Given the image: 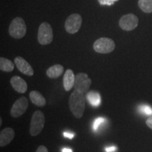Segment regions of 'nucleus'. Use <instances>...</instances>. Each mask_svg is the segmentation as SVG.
Returning <instances> with one entry per match:
<instances>
[{"label":"nucleus","instance_id":"1","mask_svg":"<svg viewBox=\"0 0 152 152\" xmlns=\"http://www.w3.org/2000/svg\"><path fill=\"white\" fill-rule=\"evenodd\" d=\"M86 97L83 92L74 90L69 97V108L76 118L83 117L85 109Z\"/></svg>","mask_w":152,"mask_h":152},{"label":"nucleus","instance_id":"2","mask_svg":"<svg viewBox=\"0 0 152 152\" xmlns=\"http://www.w3.org/2000/svg\"><path fill=\"white\" fill-rule=\"evenodd\" d=\"M27 28L24 20L20 17H16L11 23L9 33L14 39H21L26 35Z\"/></svg>","mask_w":152,"mask_h":152},{"label":"nucleus","instance_id":"3","mask_svg":"<svg viewBox=\"0 0 152 152\" xmlns=\"http://www.w3.org/2000/svg\"><path fill=\"white\" fill-rule=\"evenodd\" d=\"M45 123V114L39 110L34 112L31 118V122H30V133L31 136L35 137L38 135L42 131Z\"/></svg>","mask_w":152,"mask_h":152},{"label":"nucleus","instance_id":"4","mask_svg":"<svg viewBox=\"0 0 152 152\" xmlns=\"http://www.w3.org/2000/svg\"><path fill=\"white\" fill-rule=\"evenodd\" d=\"M54 38L52 26L48 23L44 22L40 24L37 33V40L42 45H47L52 42Z\"/></svg>","mask_w":152,"mask_h":152},{"label":"nucleus","instance_id":"5","mask_svg":"<svg viewBox=\"0 0 152 152\" xmlns=\"http://www.w3.org/2000/svg\"><path fill=\"white\" fill-rule=\"evenodd\" d=\"M115 47L113 39L107 37H101L96 39L93 45V48L96 52L99 54H109L113 52Z\"/></svg>","mask_w":152,"mask_h":152},{"label":"nucleus","instance_id":"6","mask_svg":"<svg viewBox=\"0 0 152 152\" xmlns=\"http://www.w3.org/2000/svg\"><path fill=\"white\" fill-rule=\"evenodd\" d=\"M92 84V80L88 77V75L85 73H79L75 75L74 90L86 93Z\"/></svg>","mask_w":152,"mask_h":152},{"label":"nucleus","instance_id":"7","mask_svg":"<svg viewBox=\"0 0 152 152\" xmlns=\"http://www.w3.org/2000/svg\"><path fill=\"white\" fill-rule=\"evenodd\" d=\"M83 19L80 14H73L69 16L66 20L65 29L70 34H75L78 32L82 26Z\"/></svg>","mask_w":152,"mask_h":152},{"label":"nucleus","instance_id":"8","mask_svg":"<svg viewBox=\"0 0 152 152\" xmlns=\"http://www.w3.org/2000/svg\"><path fill=\"white\" fill-rule=\"evenodd\" d=\"M139 19L133 14H128L122 16L119 20V26L125 31H131L137 27Z\"/></svg>","mask_w":152,"mask_h":152},{"label":"nucleus","instance_id":"9","mask_svg":"<svg viewBox=\"0 0 152 152\" xmlns=\"http://www.w3.org/2000/svg\"><path fill=\"white\" fill-rule=\"evenodd\" d=\"M28 107V101L26 96L18 98L11 108L10 114L14 118H19L26 113Z\"/></svg>","mask_w":152,"mask_h":152},{"label":"nucleus","instance_id":"10","mask_svg":"<svg viewBox=\"0 0 152 152\" xmlns=\"http://www.w3.org/2000/svg\"><path fill=\"white\" fill-rule=\"evenodd\" d=\"M14 64L20 73L28 76H33L34 71L30 64L21 56H17L14 59Z\"/></svg>","mask_w":152,"mask_h":152},{"label":"nucleus","instance_id":"11","mask_svg":"<svg viewBox=\"0 0 152 152\" xmlns=\"http://www.w3.org/2000/svg\"><path fill=\"white\" fill-rule=\"evenodd\" d=\"M15 132L14 129L11 128H6L0 132V147H6L11 143L14 140Z\"/></svg>","mask_w":152,"mask_h":152},{"label":"nucleus","instance_id":"12","mask_svg":"<svg viewBox=\"0 0 152 152\" xmlns=\"http://www.w3.org/2000/svg\"><path fill=\"white\" fill-rule=\"evenodd\" d=\"M10 83L13 88L17 92L20 93V94H23V93L26 92V91L28 90L27 83L20 76L15 75L11 77Z\"/></svg>","mask_w":152,"mask_h":152},{"label":"nucleus","instance_id":"13","mask_svg":"<svg viewBox=\"0 0 152 152\" xmlns=\"http://www.w3.org/2000/svg\"><path fill=\"white\" fill-rule=\"evenodd\" d=\"M75 75H74L73 71L71 69L66 70L65 74L64 75V87L66 91H70L72 88H73L74 84H75Z\"/></svg>","mask_w":152,"mask_h":152},{"label":"nucleus","instance_id":"14","mask_svg":"<svg viewBox=\"0 0 152 152\" xmlns=\"http://www.w3.org/2000/svg\"><path fill=\"white\" fill-rule=\"evenodd\" d=\"M30 99L31 102L35 105L42 107L46 105L47 102L43 95L37 91H31L29 94Z\"/></svg>","mask_w":152,"mask_h":152},{"label":"nucleus","instance_id":"15","mask_svg":"<svg viewBox=\"0 0 152 152\" xmlns=\"http://www.w3.org/2000/svg\"><path fill=\"white\" fill-rule=\"evenodd\" d=\"M64 68L60 64H55V65L51 66L47 71V75L49 77L52 79L57 78L60 77L64 73Z\"/></svg>","mask_w":152,"mask_h":152},{"label":"nucleus","instance_id":"16","mask_svg":"<svg viewBox=\"0 0 152 152\" xmlns=\"http://www.w3.org/2000/svg\"><path fill=\"white\" fill-rule=\"evenodd\" d=\"M86 99L87 100H88L91 105L94 106V107H98L100 105L101 97L100 94L98 92L91 91L87 94Z\"/></svg>","mask_w":152,"mask_h":152},{"label":"nucleus","instance_id":"17","mask_svg":"<svg viewBox=\"0 0 152 152\" xmlns=\"http://www.w3.org/2000/svg\"><path fill=\"white\" fill-rule=\"evenodd\" d=\"M14 69V64L11 60L1 57L0 58V70L4 72H11Z\"/></svg>","mask_w":152,"mask_h":152},{"label":"nucleus","instance_id":"18","mask_svg":"<svg viewBox=\"0 0 152 152\" xmlns=\"http://www.w3.org/2000/svg\"><path fill=\"white\" fill-rule=\"evenodd\" d=\"M138 6L144 13L150 14L152 12V0H139Z\"/></svg>","mask_w":152,"mask_h":152},{"label":"nucleus","instance_id":"19","mask_svg":"<svg viewBox=\"0 0 152 152\" xmlns=\"http://www.w3.org/2000/svg\"><path fill=\"white\" fill-rule=\"evenodd\" d=\"M140 110L142 113L147 115H152V109L147 105H142L140 106Z\"/></svg>","mask_w":152,"mask_h":152},{"label":"nucleus","instance_id":"20","mask_svg":"<svg viewBox=\"0 0 152 152\" xmlns=\"http://www.w3.org/2000/svg\"><path fill=\"white\" fill-rule=\"evenodd\" d=\"M104 120L105 119L102 117L97 118L95 120L94 123H93V129H94V131L97 130V129L99 128V127L100 126V125L102 124V123L104 122Z\"/></svg>","mask_w":152,"mask_h":152},{"label":"nucleus","instance_id":"21","mask_svg":"<svg viewBox=\"0 0 152 152\" xmlns=\"http://www.w3.org/2000/svg\"><path fill=\"white\" fill-rule=\"evenodd\" d=\"M118 1V0H98L99 3L102 6H104V5L111 6Z\"/></svg>","mask_w":152,"mask_h":152},{"label":"nucleus","instance_id":"22","mask_svg":"<svg viewBox=\"0 0 152 152\" xmlns=\"http://www.w3.org/2000/svg\"><path fill=\"white\" fill-rule=\"evenodd\" d=\"M36 152H48V149H47V148L45 146L41 145L38 147Z\"/></svg>","mask_w":152,"mask_h":152},{"label":"nucleus","instance_id":"23","mask_svg":"<svg viewBox=\"0 0 152 152\" xmlns=\"http://www.w3.org/2000/svg\"><path fill=\"white\" fill-rule=\"evenodd\" d=\"M146 124L150 129H151L152 130V116L149 117V118L147 120V121H146Z\"/></svg>","mask_w":152,"mask_h":152},{"label":"nucleus","instance_id":"24","mask_svg":"<svg viewBox=\"0 0 152 152\" xmlns=\"http://www.w3.org/2000/svg\"><path fill=\"white\" fill-rule=\"evenodd\" d=\"M64 135L65 137H67L68 139H73L74 137V134L71 132H64Z\"/></svg>","mask_w":152,"mask_h":152},{"label":"nucleus","instance_id":"25","mask_svg":"<svg viewBox=\"0 0 152 152\" xmlns=\"http://www.w3.org/2000/svg\"><path fill=\"white\" fill-rule=\"evenodd\" d=\"M115 149H116V148L115 147H108L106 149V152H111V151H115Z\"/></svg>","mask_w":152,"mask_h":152},{"label":"nucleus","instance_id":"26","mask_svg":"<svg viewBox=\"0 0 152 152\" xmlns=\"http://www.w3.org/2000/svg\"><path fill=\"white\" fill-rule=\"evenodd\" d=\"M62 152H73L71 149H64L62 150Z\"/></svg>","mask_w":152,"mask_h":152},{"label":"nucleus","instance_id":"27","mask_svg":"<svg viewBox=\"0 0 152 152\" xmlns=\"http://www.w3.org/2000/svg\"><path fill=\"white\" fill-rule=\"evenodd\" d=\"M1 123H2V119L0 118V125H1Z\"/></svg>","mask_w":152,"mask_h":152}]
</instances>
